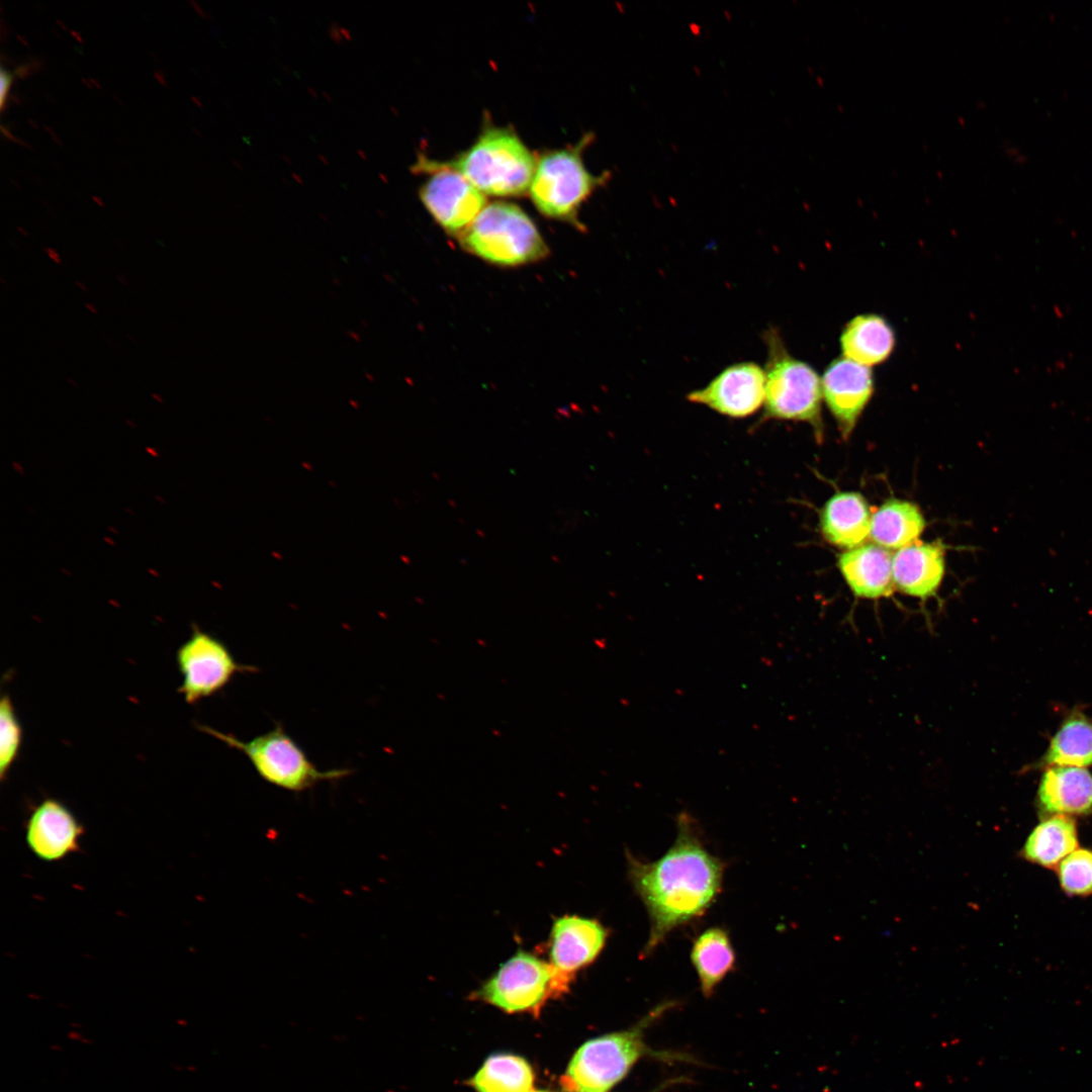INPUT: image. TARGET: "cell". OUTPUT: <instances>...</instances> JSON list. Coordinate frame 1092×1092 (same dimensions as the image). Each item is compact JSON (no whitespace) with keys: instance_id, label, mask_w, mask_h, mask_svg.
<instances>
[{"instance_id":"603a6c76","label":"cell","mask_w":1092,"mask_h":1092,"mask_svg":"<svg viewBox=\"0 0 1092 1092\" xmlns=\"http://www.w3.org/2000/svg\"><path fill=\"white\" fill-rule=\"evenodd\" d=\"M691 962L703 995L711 997L717 986L735 969L736 956L729 933L718 926L705 929L693 943Z\"/></svg>"},{"instance_id":"8992f818","label":"cell","mask_w":1092,"mask_h":1092,"mask_svg":"<svg viewBox=\"0 0 1092 1092\" xmlns=\"http://www.w3.org/2000/svg\"><path fill=\"white\" fill-rule=\"evenodd\" d=\"M199 728L242 752L265 782L287 791L302 792L321 782L341 780L353 772L349 768L318 769L280 724L248 741L208 726Z\"/></svg>"},{"instance_id":"ba28073f","label":"cell","mask_w":1092,"mask_h":1092,"mask_svg":"<svg viewBox=\"0 0 1092 1092\" xmlns=\"http://www.w3.org/2000/svg\"><path fill=\"white\" fill-rule=\"evenodd\" d=\"M572 979L534 953L518 950L481 986L475 997L507 1012L539 1013L564 994Z\"/></svg>"},{"instance_id":"cb8c5ba5","label":"cell","mask_w":1092,"mask_h":1092,"mask_svg":"<svg viewBox=\"0 0 1092 1092\" xmlns=\"http://www.w3.org/2000/svg\"><path fill=\"white\" fill-rule=\"evenodd\" d=\"M534 1074L530 1065L513 1055L489 1057L470 1084L477 1092H528L532 1090Z\"/></svg>"},{"instance_id":"d590c367","label":"cell","mask_w":1092,"mask_h":1092,"mask_svg":"<svg viewBox=\"0 0 1092 1092\" xmlns=\"http://www.w3.org/2000/svg\"><path fill=\"white\" fill-rule=\"evenodd\" d=\"M152 396L155 397L159 401H163L162 397L157 393H153Z\"/></svg>"},{"instance_id":"4dcf8cb0","label":"cell","mask_w":1092,"mask_h":1092,"mask_svg":"<svg viewBox=\"0 0 1092 1092\" xmlns=\"http://www.w3.org/2000/svg\"><path fill=\"white\" fill-rule=\"evenodd\" d=\"M75 284H76V286H77V287H78V288H79V289H80L81 291H83V292H86V291L88 290L87 286H86V285H85V283H84V282H82V281L76 280V281H75Z\"/></svg>"},{"instance_id":"5bb4252c","label":"cell","mask_w":1092,"mask_h":1092,"mask_svg":"<svg viewBox=\"0 0 1092 1092\" xmlns=\"http://www.w3.org/2000/svg\"><path fill=\"white\" fill-rule=\"evenodd\" d=\"M609 930L597 919L578 915L557 918L549 936V963L572 979L594 963L604 949Z\"/></svg>"},{"instance_id":"9c48e42d","label":"cell","mask_w":1092,"mask_h":1092,"mask_svg":"<svg viewBox=\"0 0 1092 1092\" xmlns=\"http://www.w3.org/2000/svg\"><path fill=\"white\" fill-rule=\"evenodd\" d=\"M176 661L182 674L178 692L190 705L215 695L238 673L258 671L256 666L237 661L221 640L197 626L177 649Z\"/></svg>"},{"instance_id":"d6a6232c","label":"cell","mask_w":1092,"mask_h":1092,"mask_svg":"<svg viewBox=\"0 0 1092 1092\" xmlns=\"http://www.w3.org/2000/svg\"><path fill=\"white\" fill-rule=\"evenodd\" d=\"M17 231H18V232H19V233H20L21 235H23L24 237H28V235H29V234H28V232H27V231H26V230H25V229H24L23 226H20V225H18V226H17Z\"/></svg>"},{"instance_id":"4316f807","label":"cell","mask_w":1092,"mask_h":1092,"mask_svg":"<svg viewBox=\"0 0 1092 1092\" xmlns=\"http://www.w3.org/2000/svg\"><path fill=\"white\" fill-rule=\"evenodd\" d=\"M11 81H12L11 74L8 71H6L4 68H2L1 73H0V105H1L2 110H3L4 105H5V99H6V95L8 93Z\"/></svg>"},{"instance_id":"ffe728a7","label":"cell","mask_w":1092,"mask_h":1092,"mask_svg":"<svg viewBox=\"0 0 1092 1092\" xmlns=\"http://www.w3.org/2000/svg\"><path fill=\"white\" fill-rule=\"evenodd\" d=\"M1078 846V827L1074 817L1053 815L1043 817L1033 828L1019 855L1042 868L1056 869Z\"/></svg>"},{"instance_id":"f546056e","label":"cell","mask_w":1092,"mask_h":1092,"mask_svg":"<svg viewBox=\"0 0 1092 1092\" xmlns=\"http://www.w3.org/2000/svg\"><path fill=\"white\" fill-rule=\"evenodd\" d=\"M84 306L86 307L87 310H89V312H91L93 314H98V309H97V307H96V305L94 303L87 301V302L84 303Z\"/></svg>"},{"instance_id":"7a4b0ae2","label":"cell","mask_w":1092,"mask_h":1092,"mask_svg":"<svg viewBox=\"0 0 1092 1092\" xmlns=\"http://www.w3.org/2000/svg\"><path fill=\"white\" fill-rule=\"evenodd\" d=\"M537 160L512 129L489 127L468 150L445 163L482 194L517 197L530 189Z\"/></svg>"},{"instance_id":"9a60e30c","label":"cell","mask_w":1092,"mask_h":1092,"mask_svg":"<svg viewBox=\"0 0 1092 1092\" xmlns=\"http://www.w3.org/2000/svg\"><path fill=\"white\" fill-rule=\"evenodd\" d=\"M1035 805L1042 817L1092 814V774L1083 767L1050 766L1038 784Z\"/></svg>"},{"instance_id":"5b68a950","label":"cell","mask_w":1092,"mask_h":1092,"mask_svg":"<svg viewBox=\"0 0 1092 1092\" xmlns=\"http://www.w3.org/2000/svg\"><path fill=\"white\" fill-rule=\"evenodd\" d=\"M459 238L466 251L503 267L533 263L548 254L531 217L518 205L505 201L486 204Z\"/></svg>"},{"instance_id":"1f68e13d","label":"cell","mask_w":1092,"mask_h":1092,"mask_svg":"<svg viewBox=\"0 0 1092 1092\" xmlns=\"http://www.w3.org/2000/svg\"><path fill=\"white\" fill-rule=\"evenodd\" d=\"M66 380H67V382H68L69 384H71L72 386H74V387H77V386H78V384H77V382H76V379H75V378H73V377H67V378H66Z\"/></svg>"},{"instance_id":"3957f363","label":"cell","mask_w":1092,"mask_h":1092,"mask_svg":"<svg viewBox=\"0 0 1092 1092\" xmlns=\"http://www.w3.org/2000/svg\"><path fill=\"white\" fill-rule=\"evenodd\" d=\"M767 350L765 398L762 421H795L810 425L816 436L823 432L821 377L814 368L788 351L779 331L763 334Z\"/></svg>"},{"instance_id":"52a82bcc","label":"cell","mask_w":1092,"mask_h":1092,"mask_svg":"<svg viewBox=\"0 0 1092 1092\" xmlns=\"http://www.w3.org/2000/svg\"><path fill=\"white\" fill-rule=\"evenodd\" d=\"M588 134L574 147L549 151L538 160L530 186L536 208L545 216L573 220L581 204L609 179V173L592 174L584 166L582 151Z\"/></svg>"},{"instance_id":"83f0119b","label":"cell","mask_w":1092,"mask_h":1092,"mask_svg":"<svg viewBox=\"0 0 1092 1092\" xmlns=\"http://www.w3.org/2000/svg\"><path fill=\"white\" fill-rule=\"evenodd\" d=\"M42 251H43V252H44V253H46V254L48 255V257H49V258H50V259H51V260H52V261H53V262H54L55 264H57V265H61V264H62V258H61V256H60V254H59V252H58V250H57V249H55V248H53V247H42Z\"/></svg>"},{"instance_id":"e0dca14e","label":"cell","mask_w":1092,"mask_h":1092,"mask_svg":"<svg viewBox=\"0 0 1092 1092\" xmlns=\"http://www.w3.org/2000/svg\"><path fill=\"white\" fill-rule=\"evenodd\" d=\"M893 556L876 544H862L838 556V569L854 597L867 600L888 598L895 588Z\"/></svg>"},{"instance_id":"d4e9b609","label":"cell","mask_w":1092,"mask_h":1092,"mask_svg":"<svg viewBox=\"0 0 1092 1092\" xmlns=\"http://www.w3.org/2000/svg\"><path fill=\"white\" fill-rule=\"evenodd\" d=\"M1056 870L1060 887L1068 896L1092 895V849L1078 847Z\"/></svg>"},{"instance_id":"ac0fdd59","label":"cell","mask_w":1092,"mask_h":1092,"mask_svg":"<svg viewBox=\"0 0 1092 1092\" xmlns=\"http://www.w3.org/2000/svg\"><path fill=\"white\" fill-rule=\"evenodd\" d=\"M872 515L866 498L855 491H840L824 504L819 529L830 544L849 550L863 544L871 534Z\"/></svg>"},{"instance_id":"6da1fadb","label":"cell","mask_w":1092,"mask_h":1092,"mask_svg":"<svg viewBox=\"0 0 1092 1092\" xmlns=\"http://www.w3.org/2000/svg\"><path fill=\"white\" fill-rule=\"evenodd\" d=\"M676 825V838L660 858L645 862L627 855L630 883L650 921L644 957L672 930L702 916L722 889L725 863L705 847L694 818L680 812Z\"/></svg>"},{"instance_id":"7c38bea8","label":"cell","mask_w":1092,"mask_h":1092,"mask_svg":"<svg viewBox=\"0 0 1092 1092\" xmlns=\"http://www.w3.org/2000/svg\"><path fill=\"white\" fill-rule=\"evenodd\" d=\"M823 399L843 439L854 430L873 397L875 379L870 367L844 357L834 359L821 377Z\"/></svg>"},{"instance_id":"d6986e66","label":"cell","mask_w":1092,"mask_h":1092,"mask_svg":"<svg viewBox=\"0 0 1092 1092\" xmlns=\"http://www.w3.org/2000/svg\"><path fill=\"white\" fill-rule=\"evenodd\" d=\"M895 346L893 327L876 313L855 315L843 327L840 336L842 357L870 368L887 361Z\"/></svg>"},{"instance_id":"30bf717a","label":"cell","mask_w":1092,"mask_h":1092,"mask_svg":"<svg viewBox=\"0 0 1092 1092\" xmlns=\"http://www.w3.org/2000/svg\"><path fill=\"white\" fill-rule=\"evenodd\" d=\"M413 170L428 174L419 195L430 215L445 232L460 237L485 207L484 195L445 162L420 157Z\"/></svg>"},{"instance_id":"8d00e7d4","label":"cell","mask_w":1092,"mask_h":1092,"mask_svg":"<svg viewBox=\"0 0 1092 1092\" xmlns=\"http://www.w3.org/2000/svg\"><path fill=\"white\" fill-rule=\"evenodd\" d=\"M0 280H1L2 284H6V280H5V278H4V275H3V274H1V276H0Z\"/></svg>"},{"instance_id":"44dd1931","label":"cell","mask_w":1092,"mask_h":1092,"mask_svg":"<svg viewBox=\"0 0 1092 1092\" xmlns=\"http://www.w3.org/2000/svg\"><path fill=\"white\" fill-rule=\"evenodd\" d=\"M1050 766H1092V719L1084 712L1075 709L1064 718L1034 764L1043 769Z\"/></svg>"},{"instance_id":"2e32d148","label":"cell","mask_w":1092,"mask_h":1092,"mask_svg":"<svg viewBox=\"0 0 1092 1092\" xmlns=\"http://www.w3.org/2000/svg\"><path fill=\"white\" fill-rule=\"evenodd\" d=\"M944 546L939 541L912 544L897 551L892 560L895 587L920 600L934 597L945 570Z\"/></svg>"},{"instance_id":"836d02e7","label":"cell","mask_w":1092,"mask_h":1092,"mask_svg":"<svg viewBox=\"0 0 1092 1092\" xmlns=\"http://www.w3.org/2000/svg\"><path fill=\"white\" fill-rule=\"evenodd\" d=\"M126 337H127V339H128V340H129L130 342H132V343H134V344H136V343H138V340H136V338H135V337H134V336H133L132 334H130V333H127V334H126Z\"/></svg>"},{"instance_id":"277c9868","label":"cell","mask_w":1092,"mask_h":1092,"mask_svg":"<svg viewBox=\"0 0 1092 1092\" xmlns=\"http://www.w3.org/2000/svg\"><path fill=\"white\" fill-rule=\"evenodd\" d=\"M668 1005L658 1006L632 1028L605 1034L583 1043L571 1059L561 1087L565 1092H608L643 1057L658 1055L644 1041L645 1029Z\"/></svg>"},{"instance_id":"e575fe53","label":"cell","mask_w":1092,"mask_h":1092,"mask_svg":"<svg viewBox=\"0 0 1092 1092\" xmlns=\"http://www.w3.org/2000/svg\"><path fill=\"white\" fill-rule=\"evenodd\" d=\"M93 200H94V201H95V202H96V203H97L98 205H100V206H104V203H103V201H102V200H101V199H100L99 197L93 196Z\"/></svg>"},{"instance_id":"f1b7e54d","label":"cell","mask_w":1092,"mask_h":1092,"mask_svg":"<svg viewBox=\"0 0 1092 1092\" xmlns=\"http://www.w3.org/2000/svg\"><path fill=\"white\" fill-rule=\"evenodd\" d=\"M116 280L123 286H128L129 285V279H128L127 275L124 274V273H118L116 275Z\"/></svg>"},{"instance_id":"8fae6325","label":"cell","mask_w":1092,"mask_h":1092,"mask_svg":"<svg viewBox=\"0 0 1092 1092\" xmlns=\"http://www.w3.org/2000/svg\"><path fill=\"white\" fill-rule=\"evenodd\" d=\"M765 371L754 362L726 367L707 385L691 391L689 401L734 419L747 418L764 404Z\"/></svg>"},{"instance_id":"484cf974","label":"cell","mask_w":1092,"mask_h":1092,"mask_svg":"<svg viewBox=\"0 0 1092 1092\" xmlns=\"http://www.w3.org/2000/svg\"><path fill=\"white\" fill-rule=\"evenodd\" d=\"M23 730L12 701L3 695L0 701V780L4 781L18 757Z\"/></svg>"},{"instance_id":"4fadbf2b","label":"cell","mask_w":1092,"mask_h":1092,"mask_svg":"<svg viewBox=\"0 0 1092 1092\" xmlns=\"http://www.w3.org/2000/svg\"><path fill=\"white\" fill-rule=\"evenodd\" d=\"M85 830L73 812L61 801L44 799L33 808L25 822L28 848L39 859L59 861L79 851Z\"/></svg>"},{"instance_id":"74e56055","label":"cell","mask_w":1092,"mask_h":1092,"mask_svg":"<svg viewBox=\"0 0 1092 1092\" xmlns=\"http://www.w3.org/2000/svg\"><path fill=\"white\" fill-rule=\"evenodd\" d=\"M528 1092H549V1091H544V1090H530V1091H528Z\"/></svg>"},{"instance_id":"7402d4cb","label":"cell","mask_w":1092,"mask_h":1092,"mask_svg":"<svg viewBox=\"0 0 1092 1092\" xmlns=\"http://www.w3.org/2000/svg\"><path fill=\"white\" fill-rule=\"evenodd\" d=\"M924 528V517L915 504L890 498L872 516L870 537L882 548L900 550L914 544Z\"/></svg>"}]
</instances>
